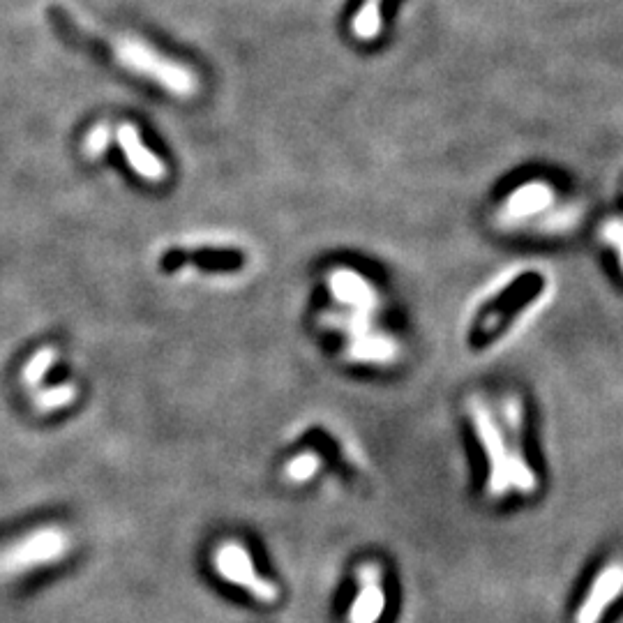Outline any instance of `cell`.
I'll use <instances>...</instances> for the list:
<instances>
[{
	"label": "cell",
	"mask_w": 623,
	"mask_h": 623,
	"mask_svg": "<svg viewBox=\"0 0 623 623\" xmlns=\"http://www.w3.org/2000/svg\"><path fill=\"white\" fill-rule=\"evenodd\" d=\"M114 56L118 58L120 65H125L127 70L144 74L146 79L160 84L164 90L174 93L178 97H190L197 93L199 79L192 70H187L185 65L176 63L167 56H162L160 51L150 47V44L137 40V37H118L114 42Z\"/></svg>",
	"instance_id": "6da1fadb"
},
{
	"label": "cell",
	"mask_w": 623,
	"mask_h": 623,
	"mask_svg": "<svg viewBox=\"0 0 623 623\" xmlns=\"http://www.w3.org/2000/svg\"><path fill=\"white\" fill-rule=\"evenodd\" d=\"M471 418H474L476 434L483 444L487 460H490V480H487V492L492 494L494 499L506 497V492L510 490V478H508V444H506V434L501 432L499 420L494 418V414L487 409V404L483 400L469 402Z\"/></svg>",
	"instance_id": "3957f363"
},
{
	"label": "cell",
	"mask_w": 623,
	"mask_h": 623,
	"mask_svg": "<svg viewBox=\"0 0 623 623\" xmlns=\"http://www.w3.org/2000/svg\"><path fill=\"white\" fill-rule=\"evenodd\" d=\"M109 139H111L109 127L107 125H95L93 130H90L88 137H86V150L93 157L102 155L104 148H107V144H109Z\"/></svg>",
	"instance_id": "4fadbf2b"
},
{
	"label": "cell",
	"mask_w": 623,
	"mask_h": 623,
	"mask_svg": "<svg viewBox=\"0 0 623 623\" xmlns=\"http://www.w3.org/2000/svg\"><path fill=\"white\" fill-rule=\"evenodd\" d=\"M522 418H524L522 402L517 400V397H506V400L501 402V420H504V434L510 437L508 446L510 487H515V490L522 494H531L536 490L538 480L522 450Z\"/></svg>",
	"instance_id": "5b68a950"
},
{
	"label": "cell",
	"mask_w": 623,
	"mask_h": 623,
	"mask_svg": "<svg viewBox=\"0 0 623 623\" xmlns=\"http://www.w3.org/2000/svg\"><path fill=\"white\" fill-rule=\"evenodd\" d=\"M386 612V591L381 582L360 584V594L349 607V623H379Z\"/></svg>",
	"instance_id": "ba28073f"
},
{
	"label": "cell",
	"mask_w": 623,
	"mask_h": 623,
	"mask_svg": "<svg viewBox=\"0 0 623 623\" xmlns=\"http://www.w3.org/2000/svg\"><path fill=\"white\" fill-rule=\"evenodd\" d=\"M215 570L220 573V577H224V580L236 584L240 589L250 591L254 598L264 600V603H273V600H277V596H280V591H277L273 582L259 577L250 552H247L240 543H236V540H227V543L217 547Z\"/></svg>",
	"instance_id": "277c9868"
},
{
	"label": "cell",
	"mask_w": 623,
	"mask_h": 623,
	"mask_svg": "<svg viewBox=\"0 0 623 623\" xmlns=\"http://www.w3.org/2000/svg\"><path fill=\"white\" fill-rule=\"evenodd\" d=\"M319 469H321V455L314 453V450H307V453L296 455L294 460L287 464L284 474H287L291 483H307Z\"/></svg>",
	"instance_id": "8fae6325"
},
{
	"label": "cell",
	"mask_w": 623,
	"mask_h": 623,
	"mask_svg": "<svg viewBox=\"0 0 623 623\" xmlns=\"http://www.w3.org/2000/svg\"><path fill=\"white\" fill-rule=\"evenodd\" d=\"M72 538L60 527H42L0 552V577H17L37 566H49L70 554Z\"/></svg>",
	"instance_id": "7a4b0ae2"
},
{
	"label": "cell",
	"mask_w": 623,
	"mask_h": 623,
	"mask_svg": "<svg viewBox=\"0 0 623 623\" xmlns=\"http://www.w3.org/2000/svg\"><path fill=\"white\" fill-rule=\"evenodd\" d=\"M56 349L54 347H44L37 351V354L28 360L26 370H24V381L26 386L30 388H37L42 384L44 374H47L51 370V365L56 363Z\"/></svg>",
	"instance_id": "7c38bea8"
},
{
	"label": "cell",
	"mask_w": 623,
	"mask_h": 623,
	"mask_svg": "<svg viewBox=\"0 0 623 623\" xmlns=\"http://www.w3.org/2000/svg\"><path fill=\"white\" fill-rule=\"evenodd\" d=\"M118 144L120 148H123L127 164H130V167L137 171L141 178H146L148 183H160V180L167 176V167H164V162L153 153V150L146 148L137 125H132V123L120 125Z\"/></svg>",
	"instance_id": "52a82bcc"
},
{
	"label": "cell",
	"mask_w": 623,
	"mask_h": 623,
	"mask_svg": "<svg viewBox=\"0 0 623 623\" xmlns=\"http://www.w3.org/2000/svg\"><path fill=\"white\" fill-rule=\"evenodd\" d=\"M351 30L360 42L377 40L381 33V0H365L354 21H351Z\"/></svg>",
	"instance_id": "9c48e42d"
},
{
	"label": "cell",
	"mask_w": 623,
	"mask_h": 623,
	"mask_svg": "<svg viewBox=\"0 0 623 623\" xmlns=\"http://www.w3.org/2000/svg\"><path fill=\"white\" fill-rule=\"evenodd\" d=\"M623 594V561L607 564L591 584L587 598L575 614V623H600L614 600Z\"/></svg>",
	"instance_id": "8992f818"
},
{
	"label": "cell",
	"mask_w": 623,
	"mask_h": 623,
	"mask_svg": "<svg viewBox=\"0 0 623 623\" xmlns=\"http://www.w3.org/2000/svg\"><path fill=\"white\" fill-rule=\"evenodd\" d=\"M74 397H77V388H74L72 384H60L54 388H44V390H37L35 393V407L44 411V414H49V411H58L63 407H70V404L74 402Z\"/></svg>",
	"instance_id": "30bf717a"
}]
</instances>
